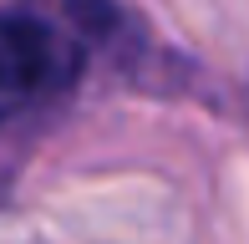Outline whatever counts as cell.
Returning a JSON list of instances; mask_svg holds the SVG:
<instances>
[{
  "label": "cell",
  "mask_w": 249,
  "mask_h": 244,
  "mask_svg": "<svg viewBox=\"0 0 249 244\" xmlns=\"http://www.w3.org/2000/svg\"><path fill=\"white\" fill-rule=\"evenodd\" d=\"M112 26L107 0H20L0 10V122L71 92Z\"/></svg>",
  "instance_id": "6da1fadb"
}]
</instances>
